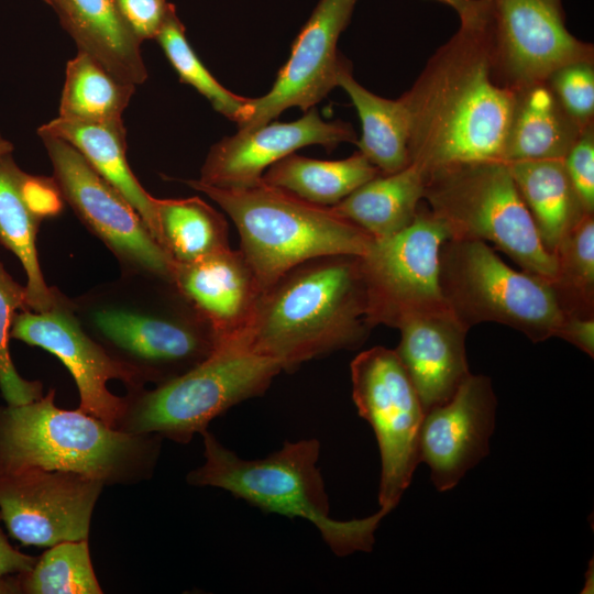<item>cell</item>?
I'll use <instances>...</instances> for the list:
<instances>
[{
	"instance_id": "cell-1",
	"label": "cell",
	"mask_w": 594,
	"mask_h": 594,
	"mask_svg": "<svg viewBox=\"0 0 594 594\" xmlns=\"http://www.w3.org/2000/svg\"><path fill=\"white\" fill-rule=\"evenodd\" d=\"M491 3L428 59L402 99L409 117V157L424 173L503 161L518 90L497 77Z\"/></svg>"
},
{
	"instance_id": "cell-2",
	"label": "cell",
	"mask_w": 594,
	"mask_h": 594,
	"mask_svg": "<svg viewBox=\"0 0 594 594\" xmlns=\"http://www.w3.org/2000/svg\"><path fill=\"white\" fill-rule=\"evenodd\" d=\"M372 328L360 256L309 260L262 290L244 332L230 343L282 371L363 343Z\"/></svg>"
},
{
	"instance_id": "cell-3",
	"label": "cell",
	"mask_w": 594,
	"mask_h": 594,
	"mask_svg": "<svg viewBox=\"0 0 594 594\" xmlns=\"http://www.w3.org/2000/svg\"><path fill=\"white\" fill-rule=\"evenodd\" d=\"M55 391L0 407V475L29 469L80 474L105 485L134 484L155 469L162 438L112 428L79 408L54 403Z\"/></svg>"
},
{
	"instance_id": "cell-4",
	"label": "cell",
	"mask_w": 594,
	"mask_h": 594,
	"mask_svg": "<svg viewBox=\"0 0 594 594\" xmlns=\"http://www.w3.org/2000/svg\"><path fill=\"white\" fill-rule=\"evenodd\" d=\"M200 435L205 462L187 474L190 485L218 487L264 512L306 519L337 556L372 550L375 530L387 514L380 509L363 519L330 517L317 439L287 441L265 458L246 460L208 429Z\"/></svg>"
},
{
	"instance_id": "cell-5",
	"label": "cell",
	"mask_w": 594,
	"mask_h": 594,
	"mask_svg": "<svg viewBox=\"0 0 594 594\" xmlns=\"http://www.w3.org/2000/svg\"><path fill=\"white\" fill-rule=\"evenodd\" d=\"M154 277L124 274L73 300L84 329L145 383L160 385L208 358L211 329L186 301L170 308L151 286Z\"/></svg>"
},
{
	"instance_id": "cell-6",
	"label": "cell",
	"mask_w": 594,
	"mask_h": 594,
	"mask_svg": "<svg viewBox=\"0 0 594 594\" xmlns=\"http://www.w3.org/2000/svg\"><path fill=\"white\" fill-rule=\"evenodd\" d=\"M230 217L240 234V251L262 290L297 265L330 255H364L374 239L331 207L307 201L260 182L217 187L184 180Z\"/></svg>"
},
{
	"instance_id": "cell-7",
	"label": "cell",
	"mask_w": 594,
	"mask_h": 594,
	"mask_svg": "<svg viewBox=\"0 0 594 594\" xmlns=\"http://www.w3.org/2000/svg\"><path fill=\"white\" fill-rule=\"evenodd\" d=\"M424 199L451 239L490 241L525 272L550 284L557 263L544 248L508 164H457L426 175Z\"/></svg>"
},
{
	"instance_id": "cell-8",
	"label": "cell",
	"mask_w": 594,
	"mask_h": 594,
	"mask_svg": "<svg viewBox=\"0 0 594 594\" xmlns=\"http://www.w3.org/2000/svg\"><path fill=\"white\" fill-rule=\"evenodd\" d=\"M280 372V366L267 358L230 342L218 343L208 358L187 372L153 389H129L118 429L188 443L216 417L263 395Z\"/></svg>"
},
{
	"instance_id": "cell-9",
	"label": "cell",
	"mask_w": 594,
	"mask_h": 594,
	"mask_svg": "<svg viewBox=\"0 0 594 594\" xmlns=\"http://www.w3.org/2000/svg\"><path fill=\"white\" fill-rule=\"evenodd\" d=\"M439 283L446 304L469 329L496 322L537 343L557 337L565 317L549 282L509 267L484 241L447 240Z\"/></svg>"
},
{
	"instance_id": "cell-10",
	"label": "cell",
	"mask_w": 594,
	"mask_h": 594,
	"mask_svg": "<svg viewBox=\"0 0 594 594\" xmlns=\"http://www.w3.org/2000/svg\"><path fill=\"white\" fill-rule=\"evenodd\" d=\"M350 369L354 404L377 439L382 460L380 509L388 514L420 463L419 439L425 413L395 350L371 348L359 353Z\"/></svg>"
},
{
	"instance_id": "cell-11",
	"label": "cell",
	"mask_w": 594,
	"mask_h": 594,
	"mask_svg": "<svg viewBox=\"0 0 594 594\" xmlns=\"http://www.w3.org/2000/svg\"><path fill=\"white\" fill-rule=\"evenodd\" d=\"M449 239L446 223L420 206L407 228L374 239L360 256L371 328H397L411 316L448 307L439 283V258Z\"/></svg>"
},
{
	"instance_id": "cell-12",
	"label": "cell",
	"mask_w": 594,
	"mask_h": 594,
	"mask_svg": "<svg viewBox=\"0 0 594 594\" xmlns=\"http://www.w3.org/2000/svg\"><path fill=\"white\" fill-rule=\"evenodd\" d=\"M64 200L117 257L124 274L173 284L175 261L132 205L68 142L38 133Z\"/></svg>"
},
{
	"instance_id": "cell-13",
	"label": "cell",
	"mask_w": 594,
	"mask_h": 594,
	"mask_svg": "<svg viewBox=\"0 0 594 594\" xmlns=\"http://www.w3.org/2000/svg\"><path fill=\"white\" fill-rule=\"evenodd\" d=\"M10 339L57 356L76 383L78 408L112 428L118 429L127 404L125 397L108 389V382L121 381L129 389L145 385L136 371L110 354L84 329L73 300L59 292L46 311H18L12 319Z\"/></svg>"
},
{
	"instance_id": "cell-14",
	"label": "cell",
	"mask_w": 594,
	"mask_h": 594,
	"mask_svg": "<svg viewBox=\"0 0 594 594\" xmlns=\"http://www.w3.org/2000/svg\"><path fill=\"white\" fill-rule=\"evenodd\" d=\"M494 68L521 90L546 82L558 68L594 62V48L570 33L562 0H490Z\"/></svg>"
},
{
	"instance_id": "cell-15",
	"label": "cell",
	"mask_w": 594,
	"mask_h": 594,
	"mask_svg": "<svg viewBox=\"0 0 594 594\" xmlns=\"http://www.w3.org/2000/svg\"><path fill=\"white\" fill-rule=\"evenodd\" d=\"M105 484L63 471L29 469L0 475V517L25 546L52 547L88 539Z\"/></svg>"
},
{
	"instance_id": "cell-16",
	"label": "cell",
	"mask_w": 594,
	"mask_h": 594,
	"mask_svg": "<svg viewBox=\"0 0 594 594\" xmlns=\"http://www.w3.org/2000/svg\"><path fill=\"white\" fill-rule=\"evenodd\" d=\"M356 1L319 0L271 90L250 99L248 117L238 125L239 130L261 127L292 107L306 112L338 86L344 59L338 53V40L350 22Z\"/></svg>"
},
{
	"instance_id": "cell-17",
	"label": "cell",
	"mask_w": 594,
	"mask_h": 594,
	"mask_svg": "<svg viewBox=\"0 0 594 594\" xmlns=\"http://www.w3.org/2000/svg\"><path fill=\"white\" fill-rule=\"evenodd\" d=\"M496 397L487 376L470 374L444 404L425 413L420 462L428 464L438 491L454 487L488 454Z\"/></svg>"
},
{
	"instance_id": "cell-18",
	"label": "cell",
	"mask_w": 594,
	"mask_h": 594,
	"mask_svg": "<svg viewBox=\"0 0 594 594\" xmlns=\"http://www.w3.org/2000/svg\"><path fill=\"white\" fill-rule=\"evenodd\" d=\"M356 141L349 122L326 121L314 107L296 121H270L223 138L209 150L198 180L217 187L249 186L260 182L270 166L301 147L332 150Z\"/></svg>"
},
{
	"instance_id": "cell-19",
	"label": "cell",
	"mask_w": 594,
	"mask_h": 594,
	"mask_svg": "<svg viewBox=\"0 0 594 594\" xmlns=\"http://www.w3.org/2000/svg\"><path fill=\"white\" fill-rule=\"evenodd\" d=\"M173 285L217 343L235 341L244 332L262 293L242 252L230 246L191 263H176Z\"/></svg>"
},
{
	"instance_id": "cell-20",
	"label": "cell",
	"mask_w": 594,
	"mask_h": 594,
	"mask_svg": "<svg viewBox=\"0 0 594 594\" xmlns=\"http://www.w3.org/2000/svg\"><path fill=\"white\" fill-rule=\"evenodd\" d=\"M395 350L419 396L424 413L448 402L471 374L466 360L468 331L449 307L421 312L398 327Z\"/></svg>"
},
{
	"instance_id": "cell-21",
	"label": "cell",
	"mask_w": 594,
	"mask_h": 594,
	"mask_svg": "<svg viewBox=\"0 0 594 594\" xmlns=\"http://www.w3.org/2000/svg\"><path fill=\"white\" fill-rule=\"evenodd\" d=\"M37 133L59 138L73 145L132 205L160 243L156 198L142 187L130 168L122 119L78 122L57 117L40 127Z\"/></svg>"
},
{
	"instance_id": "cell-22",
	"label": "cell",
	"mask_w": 594,
	"mask_h": 594,
	"mask_svg": "<svg viewBox=\"0 0 594 594\" xmlns=\"http://www.w3.org/2000/svg\"><path fill=\"white\" fill-rule=\"evenodd\" d=\"M59 19L78 51L99 62L119 80L141 85L147 78L140 44L112 0H65Z\"/></svg>"
},
{
	"instance_id": "cell-23",
	"label": "cell",
	"mask_w": 594,
	"mask_h": 594,
	"mask_svg": "<svg viewBox=\"0 0 594 594\" xmlns=\"http://www.w3.org/2000/svg\"><path fill=\"white\" fill-rule=\"evenodd\" d=\"M425 182V173L410 163L396 173L377 175L330 207L373 239H385L413 222Z\"/></svg>"
},
{
	"instance_id": "cell-24",
	"label": "cell",
	"mask_w": 594,
	"mask_h": 594,
	"mask_svg": "<svg viewBox=\"0 0 594 594\" xmlns=\"http://www.w3.org/2000/svg\"><path fill=\"white\" fill-rule=\"evenodd\" d=\"M581 132L546 82L529 86L518 91L504 162L563 160Z\"/></svg>"
},
{
	"instance_id": "cell-25",
	"label": "cell",
	"mask_w": 594,
	"mask_h": 594,
	"mask_svg": "<svg viewBox=\"0 0 594 594\" xmlns=\"http://www.w3.org/2000/svg\"><path fill=\"white\" fill-rule=\"evenodd\" d=\"M338 86L348 94L361 120L359 152L381 174H393L409 165V117L402 97L387 99L364 88L353 77L345 58L339 69Z\"/></svg>"
},
{
	"instance_id": "cell-26",
	"label": "cell",
	"mask_w": 594,
	"mask_h": 594,
	"mask_svg": "<svg viewBox=\"0 0 594 594\" xmlns=\"http://www.w3.org/2000/svg\"><path fill=\"white\" fill-rule=\"evenodd\" d=\"M507 164L544 248L553 255L565 233L588 213L570 183L563 160Z\"/></svg>"
},
{
	"instance_id": "cell-27",
	"label": "cell",
	"mask_w": 594,
	"mask_h": 594,
	"mask_svg": "<svg viewBox=\"0 0 594 594\" xmlns=\"http://www.w3.org/2000/svg\"><path fill=\"white\" fill-rule=\"evenodd\" d=\"M23 172L12 153L0 156V242L20 260L28 280V307L35 312L50 309L58 290L44 280L36 251L41 220L33 213L23 195Z\"/></svg>"
},
{
	"instance_id": "cell-28",
	"label": "cell",
	"mask_w": 594,
	"mask_h": 594,
	"mask_svg": "<svg viewBox=\"0 0 594 594\" xmlns=\"http://www.w3.org/2000/svg\"><path fill=\"white\" fill-rule=\"evenodd\" d=\"M381 172L361 152L338 161L292 153L270 166L262 179L320 206H333Z\"/></svg>"
},
{
	"instance_id": "cell-29",
	"label": "cell",
	"mask_w": 594,
	"mask_h": 594,
	"mask_svg": "<svg viewBox=\"0 0 594 594\" xmlns=\"http://www.w3.org/2000/svg\"><path fill=\"white\" fill-rule=\"evenodd\" d=\"M160 243L175 263H191L229 248L224 217L199 197L156 198Z\"/></svg>"
},
{
	"instance_id": "cell-30",
	"label": "cell",
	"mask_w": 594,
	"mask_h": 594,
	"mask_svg": "<svg viewBox=\"0 0 594 594\" xmlns=\"http://www.w3.org/2000/svg\"><path fill=\"white\" fill-rule=\"evenodd\" d=\"M65 74L58 116L65 120H120L135 92L136 86L119 80L84 52L68 61Z\"/></svg>"
},
{
	"instance_id": "cell-31",
	"label": "cell",
	"mask_w": 594,
	"mask_h": 594,
	"mask_svg": "<svg viewBox=\"0 0 594 594\" xmlns=\"http://www.w3.org/2000/svg\"><path fill=\"white\" fill-rule=\"evenodd\" d=\"M557 277L551 284L565 315L593 317L594 216L585 213L565 233L554 254Z\"/></svg>"
},
{
	"instance_id": "cell-32",
	"label": "cell",
	"mask_w": 594,
	"mask_h": 594,
	"mask_svg": "<svg viewBox=\"0 0 594 594\" xmlns=\"http://www.w3.org/2000/svg\"><path fill=\"white\" fill-rule=\"evenodd\" d=\"M155 40L182 82L194 87L209 100L216 111L237 125L246 119L251 98L228 90L206 68L188 43L185 26L177 16L174 4L169 8Z\"/></svg>"
},
{
	"instance_id": "cell-33",
	"label": "cell",
	"mask_w": 594,
	"mask_h": 594,
	"mask_svg": "<svg viewBox=\"0 0 594 594\" xmlns=\"http://www.w3.org/2000/svg\"><path fill=\"white\" fill-rule=\"evenodd\" d=\"M28 594H100L88 540L56 543L37 559L31 571L14 579Z\"/></svg>"
},
{
	"instance_id": "cell-34",
	"label": "cell",
	"mask_w": 594,
	"mask_h": 594,
	"mask_svg": "<svg viewBox=\"0 0 594 594\" xmlns=\"http://www.w3.org/2000/svg\"><path fill=\"white\" fill-rule=\"evenodd\" d=\"M26 309L25 286L14 280L0 261V391L11 406L29 404L43 396L42 383L23 378L9 352L12 319L18 311Z\"/></svg>"
},
{
	"instance_id": "cell-35",
	"label": "cell",
	"mask_w": 594,
	"mask_h": 594,
	"mask_svg": "<svg viewBox=\"0 0 594 594\" xmlns=\"http://www.w3.org/2000/svg\"><path fill=\"white\" fill-rule=\"evenodd\" d=\"M565 113L580 129L593 124L594 62H575L554 70L546 80Z\"/></svg>"
},
{
	"instance_id": "cell-36",
	"label": "cell",
	"mask_w": 594,
	"mask_h": 594,
	"mask_svg": "<svg viewBox=\"0 0 594 594\" xmlns=\"http://www.w3.org/2000/svg\"><path fill=\"white\" fill-rule=\"evenodd\" d=\"M570 183L588 213L594 212V124L583 129L565 157Z\"/></svg>"
},
{
	"instance_id": "cell-37",
	"label": "cell",
	"mask_w": 594,
	"mask_h": 594,
	"mask_svg": "<svg viewBox=\"0 0 594 594\" xmlns=\"http://www.w3.org/2000/svg\"><path fill=\"white\" fill-rule=\"evenodd\" d=\"M121 18L140 41L155 40L173 3L167 0H112Z\"/></svg>"
},
{
	"instance_id": "cell-38",
	"label": "cell",
	"mask_w": 594,
	"mask_h": 594,
	"mask_svg": "<svg viewBox=\"0 0 594 594\" xmlns=\"http://www.w3.org/2000/svg\"><path fill=\"white\" fill-rule=\"evenodd\" d=\"M22 188L26 204L41 221L62 212L65 200L53 177L25 173Z\"/></svg>"
},
{
	"instance_id": "cell-39",
	"label": "cell",
	"mask_w": 594,
	"mask_h": 594,
	"mask_svg": "<svg viewBox=\"0 0 594 594\" xmlns=\"http://www.w3.org/2000/svg\"><path fill=\"white\" fill-rule=\"evenodd\" d=\"M36 561L37 558L14 549L0 527V593L15 592V585L10 582L9 576L12 574L21 575L31 571Z\"/></svg>"
},
{
	"instance_id": "cell-40",
	"label": "cell",
	"mask_w": 594,
	"mask_h": 594,
	"mask_svg": "<svg viewBox=\"0 0 594 594\" xmlns=\"http://www.w3.org/2000/svg\"><path fill=\"white\" fill-rule=\"evenodd\" d=\"M557 337L594 356V317L565 315Z\"/></svg>"
},
{
	"instance_id": "cell-41",
	"label": "cell",
	"mask_w": 594,
	"mask_h": 594,
	"mask_svg": "<svg viewBox=\"0 0 594 594\" xmlns=\"http://www.w3.org/2000/svg\"><path fill=\"white\" fill-rule=\"evenodd\" d=\"M451 7L460 18V23L471 22L488 8L490 0H435Z\"/></svg>"
},
{
	"instance_id": "cell-42",
	"label": "cell",
	"mask_w": 594,
	"mask_h": 594,
	"mask_svg": "<svg viewBox=\"0 0 594 594\" xmlns=\"http://www.w3.org/2000/svg\"><path fill=\"white\" fill-rule=\"evenodd\" d=\"M48 6H51L59 18L65 9V0H44Z\"/></svg>"
},
{
	"instance_id": "cell-43",
	"label": "cell",
	"mask_w": 594,
	"mask_h": 594,
	"mask_svg": "<svg viewBox=\"0 0 594 594\" xmlns=\"http://www.w3.org/2000/svg\"><path fill=\"white\" fill-rule=\"evenodd\" d=\"M13 144L6 140L0 132V156L12 153Z\"/></svg>"
}]
</instances>
